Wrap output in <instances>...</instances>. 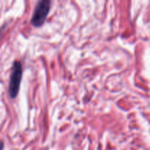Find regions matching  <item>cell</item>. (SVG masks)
<instances>
[{
  "instance_id": "cell-3",
  "label": "cell",
  "mask_w": 150,
  "mask_h": 150,
  "mask_svg": "<svg viewBox=\"0 0 150 150\" xmlns=\"http://www.w3.org/2000/svg\"><path fill=\"white\" fill-rule=\"evenodd\" d=\"M3 148H4V142H1V150L3 149Z\"/></svg>"
},
{
  "instance_id": "cell-2",
  "label": "cell",
  "mask_w": 150,
  "mask_h": 150,
  "mask_svg": "<svg viewBox=\"0 0 150 150\" xmlns=\"http://www.w3.org/2000/svg\"><path fill=\"white\" fill-rule=\"evenodd\" d=\"M51 3L49 0H40L38 1L31 19V23L34 26L40 27L43 25L49 13Z\"/></svg>"
},
{
  "instance_id": "cell-1",
  "label": "cell",
  "mask_w": 150,
  "mask_h": 150,
  "mask_svg": "<svg viewBox=\"0 0 150 150\" xmlns=\"http://www.w3.org/2000/svg\"><path fill=\"white\" fill-rule=\"evenodd\" d=\"M22 79V65L19 61H15L12 67L11 74L9 81L8 91L10 98L15 99L20 90Z\"/></svg>"
}]
</instances>
